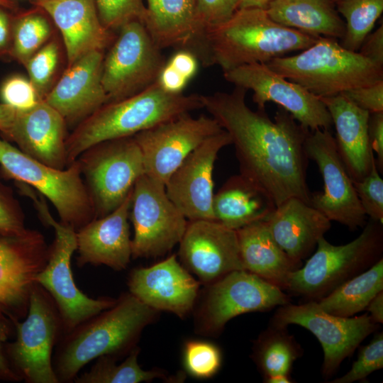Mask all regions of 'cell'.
Listing matches in <instances>:
<instances>
[{
    "instance_id": "836d02e7",
    "label": "cell",
    "mask_w": 383,
    "mask_h": 383,
    "mask_svg": "<svg viewBox=\"0 0 383 383\" xmlns=\"http://www.w3.org/2000/svg\"><path fill=\"white\" fill-rule=\"evenodd\" d=\"M48 17L38 7L13 15L11 58L25 67L32 55L51 39L53 30Z\"/></svg>"
},
{
    "instance_id": "f546056e",
    "label": "cell",
    "mask_w": 383,
    "mask_h": 383,
    "mask_svg": "<svg viewBox=\"0 0 383 383\" xmlns=\"http://www.w3.org/2000/svg\"><path fill=\"white\" fill-rule=\"evenodd\" d=\"M334 0H271L265 9L274 22L309 35L342 39L345 21Z\"/></svg>"
},
{
    "instance_id": "d4e9b609",
    "label": "cell",
    "mask_w": 383,
    "mask_h": 383,
    "mask_svg": "<svg viewBox=\"0 0 383 383\" xmlns=\"http://www.w3.org/2000/svg\"><path fill=\"white\" fill-rule=\"evenodd\" d=\"M60 30L67 67L93 51H104L114 40L99 19L94 0H32Z\"/></svg>"
},
{
    "instance_id": "7bdbcfd3",
    "label": "cell",
    "mask_w": 383,
    "mask_h": 383,
    "mask_svg": "<svg viewBox=\"0 0 383 383\" xmlns=\"http://www.w3.org/2000/svg\"><path fill=\"white\" fill-rule=\"evenodd\" d=\"M27 229L20 203L11 189L0 182V237L18 235Z\"/></svg>"
},
{
    "instance_id": "83f0119b",
    "label": "cell",
    "mask_w": 383,
    "mask_h": 383,
    "mask_svg": "<svg viewBox=\"0 0 383 383\" xmlns=\"http://www.w3.org/2000/svg\"><path fill=\"white\" fill-rule=\"evenodd\" d=\"M235 231L244 270L284 291L289 275L302 264L294 261L278 245L265 220Z\"/></svg>"
},
{
    "instance_id": "603a6c76",
    "label": "cell",
    "mask_w": 383,
    "mask_h": 383,
    "mask_svg": "<svg viewBox=\"0 0 383 383\" xmlns=\"http://www.w3.org/2000/svg\"><path fill=\"white\" fill-rule=\"evenodd\" d=\"M67 124L62 116L43 100L18 111L3 139L13 142L26 155L55 169L68 166Z\"/></svg>"
},
{
    "instance_id": "ba28073f",
    "label": "cell",
    "mask_w": 383,
    "mask_h": 383,
    "mask_svg": "<svg viewBox=\"0 0 383 383\" xmlns=\"http://www.w3.org/2000/svg\"><path fill=\"white\" fill-rule=\"evenodd\" d=\"M14 341L6 342L10 365L26 383H59L52 366L54 348L64 333L62 321L53 299L36 283L27 315L15 323Z\"/></svg>"
},
{
    "instance_id": "74e56055",
    "label": "cell",
    "mask_w": 383,
    "mask_h": 383,
    "mask_svg": "<svg viewBox=\"0 0 383 383\" xmlns=\"http://www.w3.org/2000/svg\"><path fill=\"white\" fill-rule=\"evenodd\" d=\"M102 26L109 30H118L132 21L144 23L146 7L143 0H94Z\"/></svg>"
},
{
    "instance_id": "4316f807",
    "label": "cell",
    "mask_w": 383,
    "mask_h": 383,
    "mask_svg": "<svg viewBox=\"0 0 383 383\" xmlns=\"http://www.w3.org/2000/svg\"><path fill=\"white\" fill-rule=\"evenodd\" d=\"M321 99L335 126L336 148L345 170L353 182L360 181L375 160L368 135L370 113L342 94Z\"/></svg>"
},
{
    "instance_id": "2e32d148",
    "label": "cell",
    "mask_w": 383,
    "mask_h": 383,
    "mask_svg": "<svg viewBox=\"0 0 383 383\" xmlns=\"http://www.w3.org/2000/svg\"><path fill=\"white\" fill-rule=\"evenodd\" d=\"M304 147L309 160L317 165L323 182L322 192L311 193L310 205L331 221L341 223L350 231L363 227L367 216L330 129L310 131Z\"/></svg>"
},
{
    "instance_id": "3957f363",
    "label": "cell",
    "mask_w": 383,
    "mask_h": 383,
    "mask_svg": "<svg viewBox=\"0 0 383 383\" xmlns=\"http://www.w3.org/2000/svg\"><path fill=\"white\" fill-rule=\"evenodd\" d=\"M157 312L126 292L111 307L64 333L52 355L59 383L73 382L83 367L101 356L128 355Z\"/></svg>"
},
{
    "instance_id": "4fadbf2b",
    "label": "cell",
    "mask_w": 383,
    "mask_h": 383,
    "mask_svg": "<svg viewBox=\"0 0 383 383\" xmlns=\"http://www.w3.org/2000/svg\"><path fill=\"white\" fill-rule=\"evenodd\" d=\"M271 324L282 327L298 325L317 338L323 351L321 374L325 379L333 377L343 361L379 327L367 313L338 316L323 311L316 301L297 305L289 302L279 306Z\"/></svg>"
},
{
    "instance_id": "680465c9",
    "label": "cell",
    "mask_w": 383,
    "mask_h": 383,
    "mask_svg": "<svg viewBox=\"0 0 383 383\" xmlns=\"http://www.w3.org/2000/svg\"><path fill=\"white\" fill-rule=\"evenodd\" d=\"M335 4L339 1V0H334Z\"/></svg>"
},
{
    "instance_id": "11a10c76",
    "label": "cell",
    "mask_w": 383,
    "mask_h": 383,
    "mask_svg": "<svg viewBox=\"0 0 383 383\" xmlns=\"http://www.w3.org/2000/svg\"><path fill=\"white\" fill-rule=\"evenodd\" d=\"M271 0H239V9L262 8L265 9Z\"/></svg>"
},
{
    "instance_id": "8d00e7d4",
    "label": "cell",
    "mask_w": 383,
    "mask_h": 383,
    "mask_svg": "<svg viewBox=\"0 0 383 383\" xmlns=\"http://www.w3.org/2000/svg\"><path fill=\"white\" fill-rule=\"evenodd\" d=\"M58 43L51 38L29 59L25 67L29 80L40 100H43L54 85L60 63Z\"/></svg>"
},
{
    "instance_id": "60d3db41",
    "label": "cell",
    "mask_w": 383,
    "mask_h": 383,
    "mask_svg": "<svg viewBox=\"0 0 383 383\" xmlns=\"http://www.w3.org/2000/svg\"><path fill=\"white\" fill-rule=\"evenodd\" d=\"M353 182L365 215L370 219L383 223V179L375 160L363 179Z\"/></svg>"
},
{
    "instance_id": "6da1fadb",
    "label": "cell",
    "mask_w": 383,
    "mask_h": 383,
    "mask_svg": "<svg viewBox=\"0 0 383 383\" xmlns=\"http://www.w3.org/2000/svg\"><path fill=\"white\" fill-rule=\"evenodd\" d=\"M248 90L201 95L204 108L230 135L240 174L265 192L277 206L291 197L310 204L305 141L310 130L278 106L272 121L265 109L245 102Z\"/></svg>"
},
{
    "instance_id": "f907efd6",
    "label": "cell",
    "mask_w": 383,
    "mask_h": 383,
    "mask_svg": "<svg viewBox=\"0 0 383 383\" xmlns=\"http://www.w3.org/2000/svg\"><path fill=\"white\" fill-rule=\"evenodd\" d=\"M157 82L165 91L178 94L182 92L189 80L166 62Z\"/></svg>"
},
{
    "instance_id": "5bb4252c",
    "label": "cell",
    "mask_w": 383,
    "mask_h": 383,
    "mask_svg": "<svg viewBox=\"0 0 383 383\" xmlns=\"http://www.w3.org/2000/svg\"><path fill=\"white\" fill-rule=\"evenodd\" d=\"M129 218L132 257L164 255L179 244L188 220L169 199L165 184L143 174L133 187Z\"/></svg>"
},
{
    "instance_id": "5b68a950",
    "label": "cell",
    "mask_w": 383,
    "mask_h": 383,
    "mask_svg": "<svg viewBox=\"0 0 383 383\" xmlns=\"http://www.w3.org/2000/svg\"><path fill=\"white\" fill-rule=\"evenodd\" d=\"M266 64L320 98L383 80V67L331 38L320 37L299 53L275 57Z\"/></svg>"
},
{
    "instance_id": "e0dca14e",
    "label": "cell",
    "mask_w": 383,
    "mask_h": 383,
    "mask_svg": "<svg viewBox=\"0 0 383 383\" xmlns=\"http://www.w3.org/2000/svg\"><path fill=\"white\" fill-rule=\"evenodd\" d=\"M223 77L235 87L252 90L253 102L259 109H265L267 102H274L311 131L330 129L333 125L330 113L320 97L284 78L265 63H251L225 71Z\"/></svg>"
},
{
    "instance_id": "d6a6232c",
    "label": "cell",
    "mask_w": 383,
    "mask_h": 383,
    "mask_svg": "<svg viewBox=\"0 0 383 383\" xmlns=\"http://www.w3.org/2000/svg\"><path fill=\"white\" fill-rule=\"evenodd\" d=\"M287 328L271 324L255 342L252 358L264 378L290 374L293 363L301 356V345Z\"/></svg>"
},
{
    "instance_id": "7a4b0ae2",
    "label": "cell",
    "mask_w": 383,
    "mask_h": 383,
    "mask_svg": "<svg viewBox=\"0 0 383 383\" xmlns=\"http://www.w3.org/2000/svg\"><path fill=\"white\" fill-rule=\"evenodd\" d=\"M318 38L272 21L265 9H238L226 22L208 28L187 49L206 67L223 72L251 63H267L287 53L303 50Z\"/></svg>"
},
{
    "instance_id": "8fae6325",
    "label": "cell",
    "mask_w": 383,
    "mask_h": 383,
    "mask_svg": "<svg viewBox=\"0 0 383 383\" xmlns=\"http://www.w3.org/2000/svg\"><path fill=\"white\" fill-rule=\"evenodd\" d=\"M118 31L103 61L101 80L107 102L146 89L157 81L166 63L143 22L130 21Z\"/></svg>"
},
{
    "instance_id": "bcb514c9",
    "label": "cell",
    "mask_w": 383,
    "mask_h": 383,
    "mask_svg": "<svg viewBox=\"0 0 383 383\" xmlns=\"http://www.w3.org/2000/svg\"><path fill=\"white\" fill-rule=\"evenodd\" d=\"M368 135L371 148L375 152L376 165L379 172L383 171V111L370 113Z\"/></svg>"
},
{
    "instance_id": "9c48e42d",
    "label": "cell",
    "mask_w": 383,
    "mask_h": 383,
    "mask_svg": "<svg viewBox=\"0 0 383 383\" xmlns=\"http://www.w3.org/2000/svg\"><path fill=\"white\" fill-rule=\"evenodd\" d=\"M43 199L35 196L33 201L43 222L54 229L55 238L50 245L48 262L37 275L36 282L48 292L56 304L65 333L111 307L116 299L90 298L77 287L71 267L72 256L77 250L76 231L55 220Z\"/></svg>"
},
{
    "instance_id": "9a60e30c",
    "label": "cell",
    "mask_w": 383,
    "mask_h": 383,
    "mask_svg": "<svg viewBox=\"0 0 383 383\" xmlns=\"http://www.w3.org/2000/svg\"><path fill=\"white\" fill-rule=\"evenodd\" d=\"M50 245L38 231L0 237V320L11 323L27 315L36 277L45 266Z\"/></svg>"
},
{
    "instance_id": "f35d334b",
    "label": "cell",
    "mask_w": 383,
    "mask_h": 383,
    "mask_svg": "<svg viewBox=\"0 0 383 383\" xmlns=\"http://www.w3.org/2000/svg\"><path fill=\"white\" fill-rule=\"evenodd\" d=\"M184 363L187 371L192 376L209 378L221 367V351L211 343L190 340L184 345Z\"/></svg>"
},
{
    "instance_id": "52a82bcc",
    "label": "cell",
    "mask_w": 383,
    "mask_h": 383,
    "mask_svg": "<svg viewBox=\"0 0 383 383\" xmlns=\"http://www.w3.org/2000/svg\"><path fill=\"white\" fill-rule=\"evenodd\" d=\"M0 170L3 177L26 184L46 197L60 222L78 231L95 218L94 206L77 160L63 170L46 165L0 139Z\"/></svg>"
},
{
    "instance_id": "f1b7e54d",
    "label": "cell",
    "mask_w": 383,
    "mask_h": 383,
    "mask_svg": "<svg viewBox=\"0 0 383 383\" xmlns=\"http://www.w3.org/2000/svg\"><path fill=\"white\" fill-rule=\"evenodd\" d=\"M275 208L265 192L240 174L230 177L212 201L215 221L235 231L265 220Z\"/></svg>"
},
{
    "instance_id": "ee69618b",
    "label": "cell",
    "mask_w": 383,
    "mask_h": 383,
    "mask_svg": "<svg viewBox=\"0 0 383 383\" xmlns=\"http://www.w3.org/2000/svg\"><path fill=\"white\" fill-rule=\"evenodd\" d=\"M2 103L18 111L29 109L41 101L29 79L21 75L7 78L0 89Z\"/></svg>"
},
{
    "instance_id": "8992f818",
    "label": "cell",
    "mask_w": 383,
    "mask_h": 383,
    "mask_svg": "<svg viewBox=\"0 0 383 383\" xmlns=\"http://www.w3.org/2000/svg\"><path fill=\"white\" fill-rule=\"evenodd\" d=\"M363 227L345 245H334L321 238L305 265L289 275L284 291L305 301H317L382 258V223L370 218Z\"/></svg>"
},
{
    "instance_id": "7c38bea8",
    "label": "cell",
    "mask_w": 383,
    "mask_h": 383,
    "mask_svg": "<svg viewBox=\"0 0 383 383\" xmlns=\"http://www.w3.org/2000/svg\"><path fill=\"white\" fill-rule=\"evenodd\" d=\"M290 301L289 294L257 275L245 270L232 271L208 285L196 316L197 331L219 334L237 316L267 311Z\"/></svg>"
},
{
    "instance_id": "f6af8a7d",
    "label": "cell",
    "mask_w": 383,
    "mask_h": 383,
    "mask_svg": "<svg viewBox=\"0 0 383 383\" xmlns=\"http://www.w3.org/2000/svg\"><path fill=\"white\" fill-rule=\"evenodd\" d=\"M340 94L369 113L383 111V80Z\"/></svg>"
},
{
    "instance_id": "ac0fdd59",
    "label": "cell",
    "mask_w": 383,
    "mask_h": 383,
    "mask_svg": "<svg viewBox=\"0 0 383 383\" xmlns=\"http://www.w3.org/2000/svg\"><path fill=\"white\" fill-rule=\"evenodd\" d=\"M221 130L211 116L194 118L185 113L134 135L143 155L145 174L165 184L189 154Z\"/></svg>"
},
{
    "instance_id": "7dc6e473",
    "label": "cell",
    "mask_w": 383,
    "mask_h": 383,
    "mask_svg": "<svg viewBox=\"0 0 383 383\" xmlns=\"http://www.w3.org/2000/svg\"><path fill=\"white\" fill-rule=\"evenodd\" d=\"M15 334L14 326L8 321L0 320V380L6 382H21L7 358L5 344Z\"/></svg>"
},
{
    "instance_id": "db71d44e",
    "label": "cell",
    "mask_w": 383,
    "mask_h": 383,
    "mask_svg": "<svg viewBox=\"0 0 383 383\" xmlns=\"http://www.w3.org/2000/svg\"><path fill=\"white\" fill-rule=\"evenodd\" d=\"M18 110L5 104H0V133H5L12 125Z\"/></svg>"
},
{
    "instance_id": "30bf717a",
    "label": "cell",
    "mask_w": 383,
    "mask_h": 383,
    "mask_svg": "<svg viewBox=\"0 0 383 383\" xmlns=\"http://www.w3.org/2000/svg\"><path fill=\"white\" fill-rule=\"evenodd\" d=\"M76 160L94 206L95 218L117 209L138 178L145 173L143 155L133 136L96 143Z\"/></svg>"
},
{
    "instance_id": "c3c4849f",
    "label": "cell",
    "mask_w": 383,
    "mask_h": 383,
    "mask_svg": "<svg viewBox=\"0 0 383 383\" xmlns=\"http://www.w3.org/2000/svg\"><path fill=\"white\" fill-rule=\"evenodd\" d=\"M357 52L375 64L383 67L382 25L365 38Z\"/></svg>"
},
{
    "instance_id": "44dd1931",
    "label": "cell",
    "mask_w": 383,
    "mask_h": 383,
    "mask_svg": "<svg viewBox=\"0 0 383 383\" xmlns=\"http://www.w3.org/2000/svg\"><path fill=\"white\" fill-rule=\"evenodd\" d=\"M129 292L158 311L184 318L194 308L199 282L172 255L148 267L133 269L128 279Z\"/></svg>"
},
{
    "instance_id": "d590c367",
    "label": "cell",
    "mask_w": 383,
    "mask_h": 383,
    "mask_svg": "<svg viewBox=\"0 0 383 383\" xmlns=\"http://www.w3.org/2000/svg\"><path fill=\"white\" fill-rule=\"evenodd\" d=\"M336 9L345 18V31L340 45L357 52L383 11V0H339Z\"/></svg>"
},
{
    "instance_id": "6f0895ef",
    "label": "cell",
    "mask_w": 383,
    "mask_h": 383,
    "mask_svg": "<svg viewBox=\"0 0 383 383\" xmlns=\"http://www.w3.org/2000/svg\"><path fill=\"white\" fill-rule=\"evenodd\" d=\"M0 6L6 7L12 11L17 9V4L13 0H0Z\"/></svg>"
},
{
    "instance_id": "7402d4cb",
    "label": "cell",
    "mask_w": 383,
    "mask_h": 383,
    "mask_svg": "<svg viewBox=\"0 0 383 383\" xmlns=\"http://www.w3.org/2000/svg\"><path fill=\"white\" fill-rule=\"evenodd\" d=\"M104 51H93L67 66L43 101L74 128L108 101L102 84Z\"/></svg>"
},
{
    "instance_id": "816d5d0a",
    "label": "cell",
    "mask_w": 383,
    "mask_h": 383,
    "mask_svg": "<svg viewBox=\"0 0 383 383\" xmlns=\"http://www.w3.org/2000/svg\"><path fill=\"white\" fill-rule=\"evenodd\" d=\"M12 10L0 6V58L9 57L11 45Z\"/></svg>"
},
{
    "instance_id": "681fc988",
    "label": "cell",
    "mask_w": 383,
    "mask_h": 383,
    "mask_svg": "<svg viewBox=\"0 0 383 383\" xmlns=\"http://www.w3.org/2000/svg\"><path fill=\"white\" fill-rule=\"evenodd\" d=\"M167 62L189 81L198 70L199 60L196 57L185 49H179Z\"/></svg>"
},
{
    "instance_id": "1f68e13d",
    "label": "cell",
    "mask_w": 383,
    "mask_h": 383,
    "mask_svg": "<svg viewBox=\"0 0 383 383\" xmlns=\"http://www.w3.org/2000/svg\"><path fill=\"white\" fill-rule=\"evenodd\" d=\"M383 291V257L364 272L343 283L317 303L325 311L351 317L366 309L370 301Z\"/></svg>"
},
{
    "instance_id": "ab89813d",
    "label": "cell",
    "mask_w": 383,
    "mask_h": 383,
    "mask_svg": "<svg viewBox=\"0 0 383 383\" xmlns=\"http://www.w3.org/2000/svg\"><path fill=\"white\" fill-rule=\"evenodd\" d=\"M383 367V333L379 332L371 341L362 347L350 370L331 383H352L364 380L371 373Z\"/></svg>"
},
{
    "instance_id": "9f6ffc18",
    "label": "cell",
    "mask_w": 383,
    "mask_h": 383,
    "mask_svg": "<svg viewBox=\"0 0 383 383\" xmlns=\"http://www.w3.org/2000/svg\"><path fill=\"white\" fill-rule=\"evenodd\" d=\"M289 374H276L264 378L267 383H290L293 382Z\"/></svg>"
},
{
    "instance_id": "d6986e66",
    "label": "cell",
    "mask_w": 383,
    "mask_h": 383,
    "mask_svg": "<svg viewBox=\"0 0 383 383\" xmlns=\"http://www.w3.org/2000/svg\"><path fill=\"white\" fill-rule=\"evenodd\" d=\"M231 144L229 134L221 130L189 154L167 179V196L188 221L215 220L213 167L220 150Z\"/></svg>"
},
{
    "instance_id": "f5cc1de1",
    "label": "cell",
    "mask_w": 383,
    "mask_h": 383,
    "mask_svg": "<svg viewBox=\"0 0 383 383\" xmlns=\"http://www.w3.org/2000/svg\"><path fill=\"white\" fill-rule=\"evenodd\" d=\"M365 310L376 323H383V291L370 301Z\"/></svg>"
},
{
    "instance_id": "4dcf8cb0",
    "label": "cell",
    "mask_w": 383,
    "mask_h": 383,
    "mask_svg": "<svg viewBox=\"0 0 383 383\" xmlns=\"http://www.w3.org/2000/svg\"><path fill=\"white\" fill-rule=\"evenodd\" d=\"M144 21L161 49L187 48L199 34L194 0H147Z\"/></svg>"
},
{
    "instance_id": "484cf974",
    "label": "cell",
    "mask_w": 383,
    "mask_h": 383,
    "mask_svg": "<svg viewBox=\"0 0 383 383\" xmlns=\"http://www.w3.org/2000/svg\"><path fill=\"white\" fill-rule=\"evenodd\" d=\"M265 221L278 245L298 263L313 251L331 226L324 214L297 197L276 206Z\"/></svg>"
},
{
    "instance_id": "277c9868",
    "label": "cell",
    "mask_w": 383,
    "mask_h": 383,
    "mask_svg": "<svg viewBox=\"0 0 383 383\" xmlns=\"http://www.w3.org/2000/svg\"><path fill=\"white\" fill-rule=\"evenodd\" d=\"M201 108V95L170 93L163 89L157 81L138 94L107 102L67 135L68 166L85 150L96 143L133 136L160 123Z\"/></svg>"
},
{
    "instance_id": "b9f144b4",
    "label": "cell",
    "mask_w": 383,
    "mask_h": 383,
    "mask_svg": "<svg viewBox=\"0 0 383 383\" xmlns=\"http://www.w3.org/2000/svg\"><path fill=\"white\" fill-rule=\"evenodd\" d=\"M194 1L199 30L196 40L205 30L228 21L239 8V0H194Z\"/></svg>"
},
{
    "instance_id": "ffe728a7",
    "label": "cell",
    "mask_w": 383,
    "mask_h": 383,
    "mask_svg": "<svg viewBox=\"0 0 383 383\" xmlns=\"http://www.w3.org/2000/svg\"><path fill=\"white\" fill-rule=\"evenodd\" d=\"M179 244L178 255L184 267L205 284L244 270L236 231L215 220L188 221Z\"/></svg>"
},
{
    "instance_id": "cb8c5ba5",
    "label": "cell",
    "mask_w": 383,
    "mask_h": 383,
    "mask_svg": "<svg viewBox=\"0 0 383 383\" xmlns=\"http://www.w3.org/2000/svg\"><path fill=\"white\" fill-rule=\"evenodd\" d=\"M133 189L123 202L109 214L94 218L76 231L77 265H104L125 270L132 257L128 224Z\"/></svg>"
},
{
    "instance_id": "e575fe53",
    "label": "cell",
    "mask_w": 383,
    "mask_h": 383,
    "mask_svg": "<svg viewBox=\"0 0 383 383\" xmlns=\"http://www.w3.org/2000/svg\"><path fill=\"white\" fill-rule=\"evenodd\" d=\"M140 350L133 349L123 362L117 365L118 358L104 355L96 358L91 369L78 374L75 383H140L164 377L160 370H144L139 365L138 356Z\"/></svg>"
}]
</instances>
